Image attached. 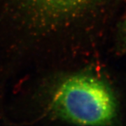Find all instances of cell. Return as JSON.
I'll use <instances>...</instances> for the list:
<instances>
[{
	"mask_svg": "<svg viewBox=\"0 0 126 126\" xmlns=\"http://www.w3.org/2000/svg\"><path fill=\"white\" fill-rule=\"evenodd\" d=\"M35 91L30 118L59 120L82 126L109 124L117 113V102L111 88L97 77L74 74L63 77L42 76Z\"/></svg>",
	"mask_w": 126,
	"mask_h": 126,
	"instance_id": "1",
	"label": "cell"
},
{
	"mask_svg": "<svg viewBox=\"0 0 126 126\" xmlns=\"http://www.w3.org/2000/svg\"><path fill=\"white\" fill-rule=\"evenodd\" d=\"M117 38L119 47L126 53V12L122 16L118 24Z\"/></svg>",
	"mask_w": 126,
	"mask_h": 126,
	"instance_id": "3",
	"label": "cell"
},
{
	"mask_svg": "<svg viewBox=\"0 0 126 126\" xmlns=\"http://www.w3.org/2000/svg\"><path fill=\"white\" fill-rule=\"evenodd\" d=\"M101 0H1L6 12L29 36L44 43L63 35Z\"/></svg>",
	"mask_w": 126,
	"mask_h": 126,
	"instance_id": "2",
	"label": "cell"
}]
</instances>
